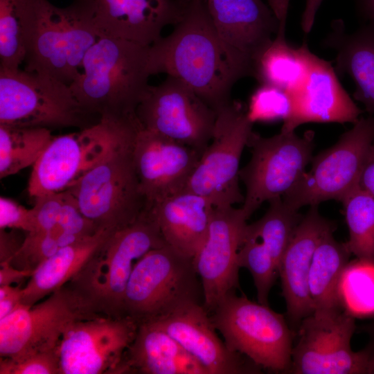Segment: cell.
Here are the masks:
<instances>
[{"label":"cell","mask_w":374,"mask_h":374,"mask_svg":"<svg viewBox=\"0 0 374 374\" xmlns=\"http://www.w3.org/2000/svg\"><path fill=\"white\" fill-rule=\"evenodd\" d=\"M210 319L232 351L246 356L259 367L289 370L292 332L284 317L235 290L223 296L209 313Z\"/></svg>","instance_id":"8"},{"label":"cell","mask_w":374,"mask_h":374,"mask_svg":"<svg viewBox=\"0 0 374 374\" xmlns=\"http://www.w3.org/2000/svg\"><path fill=\"white\" fill-rule=\"evenodd\" d=\"M53 137L45 127L0 124V178L33 166Z\"/></svg>","instance_id":"30"},{"label":"cell","mask_w":374,"mask_h":374,"mask_svg":"<svg viewBox=\"0 0 374 374\" xmlns=\"http://www.w3.org/2000/svg\"><path fill=\"white\" fill-rule=\"evenodd\" d=\"M332 229L319 243L312 258L308 290L313 313L328 315L344 310L339 298V285L342 273L352 254L346 242H337Z\"/></svg>","instance_id":"28"},{"label":"cell","mask_w":374,"mask_h":374,"mask_svg":"<svg viewBox=\"0 0 374 374\" xmlns=\"http://www.w3.org/2000/svg\"><path fill=\"white\" fill-rule=\"evenodd\" d=\"M314 132L295 131L264 137L252 131L247 147L251 156L239 171L245 186L241 206L249 219L265 202L285 195L302 177L313 157Z\"/></svg>","instance_id":"10"},{"label":"cell","mask_w":374,"mask_h":374,"mask_svg":"<svg viewBox=\"0 0 374 374\" xmlns=\"http://www.w3.org/2000/svg\"><path fill=\"white\" fill-rule=\"evenodd\" d=\"M361 15L374 26V0H357Z\"/></svg>","instance_id":"49"},{"label":"cell","mask_w":374,"mask_h":374,"mask_svg":"<svg viewBox=\"0 0 374 374\" xmlns=\"http://www.w3.org/2000/svg\"><path fill=\"white\" fill-rule=\"evenodd\" d=\"M100 316L66 283L35 305H21L0 319V357L20 360L56 349L71 324Z\"/></svg>","instance_id":"12"},{"label":"cell","mask_w":374,"mask_h":374,"mask_svg":"<svg viewBox=\"0 0 374 374\" xmlns=\"http://www.w3.org/2000/svg\"><path fill=\"white\" fill-rule=\"evenodd\" d=\"M247 220L241 207L213 208L206 239L193 258L202 285L204 307L208 313L238 287V253Z\"/></svg>","instance_id":"17"},{"label":"cell","mask_w":374,"mask_h":374,"mask_svg":"<svg viewBox=\"0 0 374 374\" xmlns=\"http://www.w3.org/2000/svg\"><path fill=\"white\" fill-rule=\"evenodd\" d=\"M59 248L54 230L48 232H28L26 233L21 247L8 262L19 270L33 274Z\"/></svg>","instance_id":"37"},{"label":"cell","mask_w":374,"mask_h":374,"mask_svg":"<svg viewBox=\"0 0 374 374\" xmlns=\"http://www.w3.org/2000/svg\"><path fill=\"white\" fill-rule=\"evenodd\" d=\"M152 323L194 356L208 374L259 373V366L247 362L219 338L203 303L186 304Z\"/></svg>","instance_id":"20"},{"label":"cell","mask_w":374,"mask_h":374,"mask_svg":"<svg viewBox=\"0 0 374 374\" xmlns=\"http://www.w3.org/2000/svg\"><path fill=\"white\" fill-rule=\"evenodd\" d=\"M21 284L0 286V319L11 314L20 305L22 297Z\"/></svg>","instance_id":"42"},{"label":"cell","mask_w":374,"mask_h":374,"mask_svg":"<svg viewBox=\"0 0 374 374\" xmlns=\"http://www.w3.org/2000/svg\"><path fill=\"white\" fill-rule=\"evenodd\" d=\"M166 244L154 212L148 208L134 222L114 232L68 283L96 313L124 317V293L135 265Z\"/></svg>","instance_id":"4"},{"label":"cell","mask_w":374,"mask_h":374,"mask_svg":"<svg viewBox=\"0 0 374 374\" xmlns=\"http://www.w3.org/2000/svg\"><path fill=\"white\" fill-rule=\"evenodd\" d=\"M190 0H89L99 36L150 46L183 17Z\"/></svg>","instance_id":"19"},{"label":"cell","mask_w":374,"mask_h":374,"mask_svg":"<svg viewBox=\"0 0 374 374\" xmlns=\"http://www.w3.org/2000/svg\"><path fill=\"white\" fill-rule=\"evenodd\" d=\"M355 317L344 310L328 315L312 314L299 326V339L292 348L288 371L296 374H364L359 351L351 339Z\"/></svg>","instance_id":"16"},{"label":"cell","mask_w":374,"mask_h":374,"mask_svg":"<svg viewBox=\"0 0 374 374\" xmlns=\"http://www.w3.org/2000/svg\"><path fill=\"white\" fill-rule=\"evenodd\" d=\"M221 39L251 64L276 36L280 21L262 0H206Z\"/></svg>","instance_id":"23"},{"label":"cell","mask_w":374,"mask_h":374,"mask_svg":"<svg viewBox=\"0 0 374 374\" xmlns=\"http://www.w3.org/2000/svg\"><path fill=\"white\" fill-rule=\"evenodd\" d=\"M335 229L319 212L318 205L310 206L298 224L278 267L287 314L294 325L313 313L308 277L315 250L324 234Z\"/></svg>","instance_id":"22"},{"label":"cell","mask_w":374,"mask_h":374,"mask_svg":"<svg viewBox=\"0 0 374 374\" xmlns=\"http://www.w3.org/2000/svg\"><path fill=\"white\" fill-rule=\"evenodd\" d=\"M148 70L181 79L217 113L233 101L235 84L253 75L251 63L217 33L206 0H190L171 33L150 46Z\"/></svg>","instance_id":"1"},{"label":"cell","mask_w":374,"mask_h":374,"mask_svg":"<svg viewBox=\"0 0 374 374\" xmlns=\"http://www.w3.org/2000/svg\"><path fill=\"white\" fill-rule=\"evenodd\" d=\"M213 208L206 198L186 189L152 206L166 242L192 258L206 239Z\"/></svg>","instance_id":"25"},{"label":"cell","mask_w":374,"mask_h":374,"mask_svg":"<svg viewBox=\"0 0 374 374\" xmlns=\"http://www.w3.org/2000/svg\"><path fill=\"white\" fill-rule=\"evenodd\" d=\"M268 5L280 21V27L278 33L285 34L286 19L288 8L285 0H267Z\"/></svg>","instance_id":"47"},{"label":"cell","mask_w":374,"mask_h":374,"mask_svg":"<svg viewBox=\"0 0 374 374\" xmlns=\"http://www.w3.org/2000/svg\"><path fill=\"white\" fill-rule=\"evenodd\" d=\"M290 96L292 109L283 122V132L295 131L307 123H355L362 113L341 84L331 64L312 52L306 78Z\"/></svg>","instance_id":"21"},{"label":"cell","mask_w":374,"mask_h":374,"mask_svg":"<svg viewBox=\"0 0 374 374\" xmlns=\"http://www.w3.org/2000/svg\"><path fill=\"white\" fill-rule=\"evenodd\" d=\"M333 30L327 42L337 52V71L351 77L355 84L354 98L374 115V26L348 35L342 21H336Z\"/></svg>","instance_id":"27"},{"label":"cell","mask_w":374,"mask_h":374,"mask_svg":"<svg viewBox=\"0 0 374 374\" xmlns=\"http://www.w3.org/2000/svg\"><path fill=\"white\" fill-rule=\"evenodd\" d=\"M323 0H305L301 17V28L305 33H309L314 25L316 15Z\"/></svg>","instance_id":"46"},{"label":"cell","mask_w":374,"mask_h":374,"mask_svg":"<svg viewBox=\"0 0 374 374\" xmlns=\"http://www.w3.org/2000/svg\"><path fill=\"white\" fill-rule=\"evenodd\" d=\"M18 229H0V263L9 262L21 247L25 237L21 238L16 232Z\"/></svg>","instance_id":"43"},{"label":"cell","mask_w":374,"mask_h":374,"mask_svg":"<svg viewBox=\"0 0 374 374\" xmlns=\"http://www.w3.org/2000/svg\"><path fill=\"white\" fill-rule=\"evenodd\" d=\"M342 309L354 317L374 316V260L349 261L339 285Z\"/></svg>","instance_id":"33"},{"label":"cell","mask_w":374,"mask_h":374,"mask_svg":"<svg viewBox=\"0 0 374 374\" xmlns=\"http://www.w3.org/2000/svg\"><path fill=\"white\" fill-rule=\"evenodd\" d=\"M23 27L26 71L68 85L79 75L84 57L99 37L89 0L60 8L48 0H26Z\"/></svg>","instance_id":"3"},{"label":"cell","mask_w":374,"mask_h":374,"mask_svg":"<svg viewBox=\"0 0 374 374\" xmlns=\"http://www.w3.org/2000/svg\"><path fill=\"white\" fill-rule=\"evenodd\" d=\"M285 3L287 7H289L290 0H285Z\"/></svg>","instance_id":"50"},{"label":"cell","mask_w":374,"mask_h":374,"mask_svg":"<svg viewBox=\"0 0 374 374\" xmlns=\"http://www.w3.org/2000/svg\"><path fill=\"white\" fill-rule=\"evenodd\" d=\"M136 134L122 140L66 189L76 199L82 213L99 230H121L149 208L134 166L133 145Z\"/></svg>","instance_id":"6"},{"label":"cell","mask_w":374,"mask_h":374,"mask_svg":"<svg viewBox=\"0 0 374 374\" xmlns=\"http://www.w3.org/2000/svg\"><path fill=\"white\" fill-rule=\"evenodd\" d=\"M310 52L305 43L294 48L285 35L277 34L255 61L252 77L260 84L272 85L292 94L306 78Z\"/></svg>","instance_id":"29"},{"label":"cell","mask_w":374,"mask_h":374,"mask_svg":"<svg viewBox=\"0 0 374 374\" xmlns=\"http://www.w3.org/2000/svg\"><path fill=\"white\" fill-rule=\"evenodd\" d=\"M56 227L80 238L91 236L100 231L82 213L76 199L67 190H64V202Z\"/></svg>","instance_id":"39"},{"label":"cell","mask_w":374,"mask_h":374,"mask_svg":"<svg viewBox=\"0 0 374 374\" xmlns=\"http://www.w3.org/2000/svg\"><path fill=\"white\" fill-rule=\"evenodd\" d=\"M32 273L19 270L12 267L8 262L0 263V286L18 285L25 278H29Z\"/></svg>","instance_id":"45"},{"label":"cell","mask_w":374,"mask_h":374,"mask_svg":"<svg viewBox=\"0 0 374 374\" xmlns=\"http://www.w3.org/2000/svg\"><path fill=\"white\" fill-rule=\"evenodd\" d=\"M14 229L26 233L35 229L32 208H26L16 202L0 197V229Z\"/></svg>","instance_id":"41"},{"label":"cell","mask_w":374,"mask_h":374,"mask_svg":"<svg viewBox=\"0 0 374 374\" xmlns=\"http://www.w3.org/2000/svg\"><path fill=\"white\" fill-rule=\"evenodd\" d=\"M139 325L129 317L100 316L75 321L57 346L61 374H118Z\"/></svg>","instance_id":"15"},{"label":"cell","mask_w":374,"mask_h":374,"mask_svg":"<svg viewBox=\"0 0 374 374\" xmlns=\"http://www.w3.org/2000/svg\"><path fill=\"white\" fill-rule=\"evenodd\" d=\"M239 267L252 276L258 301L268 305V296L278 272V267L265 245L258 240L244 238L238 253Z\"/></svg>","instance_id":"35"},{"label":"cell","mask_w":374,"mask_h":374,"mask_svg":"<svg viewBox=\"0 0 374 374\" xmlns=\"http://www.w3.org/2000/svg\"><path fill=\"white\" fill-rule=\"evenodd\" d=\"M360 352L364 362V374H374V337Z\"/></svg>","instance_id":"48"},{"label":"cell","mask_w":374,"mask_h":374,"mask_svg":"<svg viewBox=\"0 0 374 374\" xmlns=\"http://www.w3.org/2000/svg\"><path fill=\"white\" fill-rule=\"evenodd\" d=\"M195 302L204 305L193 259L166 244L148 251L135 265L124 293L122 314L141 324Z\"/></svg>","instance_id":"5"},{"label":"cell","mask_w":374,"mask_h":374,"mask_svg":"<svg viewBox=\"0 0 374 374\" xmlns=\"http://www.w3.org/2000/svg\"><path fill=\"white\" fill-rule=\"evenodd\" d=\"M374 141V115L360 117L330 148L311 160V168L282 198L299 211L305 206L340 201L359 187L364 165Z\"/></svg>","instance_id":"11"},{"label":"cell","mask_w":374,"mask_h":374,"mask_svg":"<svg viewBox=\"0 0 374 374\" xmlns=\"http://www.w3.org/2000/svg\"><path fill=\"white\" fill-rule=\"evenodd\" d=\"M247 107L233 100L217 113L212 139L186 187L214 207L243 203L239 186L240 161L253 131Z\"/></svg>","instance_id":"13"},{"label":"cell","mask_w":374,"mask_h":374,"mask_svg":"<svg viewBox=\"0 0 374 374\" xmlns=\"http://www.w3.org/2000/svg\"><path fill=\"white\" fill-rule=\"evenodd\" d=\"M139 123L100 121L80 131L54 136L33 166L28 191L35 198L68 189L101 161Z\"/></svg>","instance_id":"9"},{"label":"cell","mask_w":374,"mask_h":374,"mask_svg":"<svg viewBox=\"0 0 374 374\" xmlns=\"http://www.w3.org/2000/svg\"><path fill=\"white\" fill-rule=\"evenodd\" d=\"M63 202L64 190L36 197L32 208L33 231H52L57 226Z\"/></svg>","instance_id":"40"},{"label":"cell","mask_w":374,"mask_h":374,"mask_svg":"<svg viewBox=\"0 0 374 374\" xmlns=\"http://www.w3.org/2000/svg\"><path fill=\"white\" fill-rule=\"evenodd\" d=\"M359 186L374 197V141L368 152Z\"/></svg>","instance_id":"44"},{"label":"cell","mask_w":374,"mask_h":374,"mask_svg":"<svg viewBox=\"0 0 374 374\" xmlns=\"http://www.w3.org/2000/svg\"><path fill=\"white\" fill-rule=\"evenodd\" d=\"M341 202L349 233L348 249L356 258L374 260V197L359 186Z\"/></svg>","instance_id":"32"},{"label":"cell","mask_w":374,"mask_h":374,"mask_svg":"<svg viewBox=\"0 0 374 374\" xmlns=\"http://www.w3.org/2000/svg\"><path fill=\"white\" fill-rule=\"evenodd\" d=\"M26 0H0V68L18 70L26 48L23 15Z\"/></svg>","instance_id":"34"},{"label":"cell","mask_w":374,"mask_h":374,"mask_svg":"<svg viewBox=\"0 0 374 374\" xmlns=\"http://www.w3.org/2000/svg\"><path fill=\"white\" fill-rule=\"evenodd\" d=\"M208 374L176 340L152 322L139 325L118 374Z\"/></svg>","instance_id":"24"},{"label":"cell","mask_w":374,"mask_h":374,"mask_svg":"<svg viewBox=\"0 0 374 374\" xmlns=\"http://www.w3.org/2000/svg\"><path fill=\"white\" fill-rule=\"evenodd\" d=\"M143 129L197 150L202 156L212 139L217 113L181 79L167 75L150 85L136 111Z\"/></svg>","instance_id":"14"},{"label":"cell","mask_w":374,"mask_h":374,"mask_svg":"<svg viewBox=\"0 0 374 374\" xmlns=\"http://www.w3.org/2000/svg\"><path fill=\"white\" fill-rule=\"evenodd\" d=\"M100 121L80 104L69 85L43 73L0 68V124L84 129Z\"/></svg>","instance_id":"7"},{"label":"cell","mask_w":374,"mask_h":374,"mask_svg":"<svg viewBox=\"0 0 374 374\" xmlns=\"http://www.w3.org/2000/svg\"><path fill=\"white\" fill-rule=\"evenodd\" d=\"M133 157L141 193L152 208L185 190L201 154L188 145L141 127L134 141Z\"/></svg>","instance_id":"18"},{"label":"cell","mask_w":374,"mask_h":374,"mask_svg":"<svg viewBox=\"0 0 374 374\" xmlns=\"http://www.w3.org/2000/svg\"><path fill=\"white\" fill-rule=\"evenodd\" d=\"M0 374H61L57 348L20 360L0 357Z\"/></svg>","instance_id":"38"},{"label":"cell","mask_w":374,"mask_h":374,"mask_svg":"<svg viewBox=\"0 0 374 374\" xmlns=\"http://www.w3.org/2000/svg\"><path fill=\"white\" fill-rule=\"evenodd\" d=\"M114 232L101 229L59 248L35 270L22 288V304L32 306L71 281Z\"/></svg>","instance_id":"26"},{"label":"cell","mask_w":374,"mask_h":374,"mask_svg":"<svg viewBox=\"0 0 374 374\" xmlns=\"http://www.w3.org/2000/svg\"><path fill=\"white\" fill-rule=\"evenodd\" d=\"M268 202L269 207L262 217L247 224L244 238L260 240L278 267L303 216L299 211L286 205L282 197Z\"/></svg>","instance_id":"31"},{"label":"cell","mask_w":374,"mask_h":374,"mask_svg":"<svg viewBox=\"0 0 374 374\" xmlns=\"http://www.w3.org/2000/svg\"><path fill=\"white\" fill-rule=\"evenodd\" d=\"M150 47L100 35L69 85L84 109L100 121H138L136 109L150 87Z\"/></svg>","instance_id":"2"},{"label":"cell","mask_w":374,"mask_h":374,"mask_svg":"<svg viewBox=\"0 0 374 374\" xmlns=\"http://www.w3.org/2000/svg\"><path fill=\"white\" fill-rule=\"evenodd\" d=\"M292 102L286 91L269 84H260L250 96L247 116L253 123L286 121L290 116Z\"/></svg>","instance_id":"36"}]
</instances>
